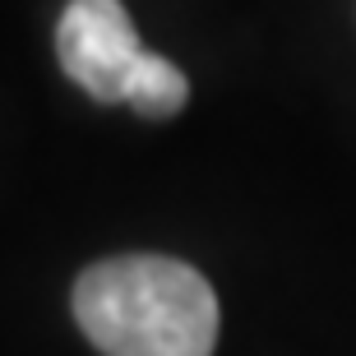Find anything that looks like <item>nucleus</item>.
Instances as JSON below:
<instances>
[{
    "label": "nucleus",
    "mask_w": 356,
    "mask_h": 356,
    "mask_svg": "<svg viewBox=\"0 0 356 356\" xmlns=\"http://www.w3.org/2000/svg\"><path fill=\"white\" fill-rule=\"evenodd\" d=\"M60 70L97 102H125L148 120H167L190 102V79L167 56L144 51L120 0H70L56 28Z\"/></svg>",
    "instance_id": "obj_2"
},
{
    "label": "nucleus",
    "mask_w": 356,
    "mask_h": 356,
    "mask_svg": "<svg viewBox=\"0 0 356 356\" xmlns=\"http://www.w3.org/2000/svg\"><path fill=\"white\" fill-rule=\"evenodd\" d=\"M74 319L102 356H213L218 296L167 254H120L83 268Z\"/></svg>",
    "instance_id": "obj_1"
}]
</instances>
